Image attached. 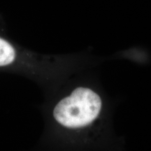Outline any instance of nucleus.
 <instances>
[{
  "label": "nucleus",
  "instance_id": "obj_1",
  "mask_svg": "<svg viewBox=\"0 0 151 151\" xmlns=\"http://www.w3.org/2000/svg\"><path fill=\"white\" fill-rule=\"evenodd\" d=\"M101 108L99 96L89 88L81 87L56 105L53 116L57 122L66 127L79 128L93 122Z\"/></svg>",
  "mask_w": 151,
  "mask_h": 151
},
{
  "label": "nucleus",
  "instance_id": "obj_2",
  "mask_svg": "<svg viewBox=\"0 0 151 151\" xmlns=\"http://www.w3.org/2000/svg\"><path fill=\"white\" fill-rule=\"evenodd\" d=\"M16 58V52L12 46L0 38V67L13 63Z\"/></svg>",
  "mask_w": 151,
  "mask_h": 151
}]
</instances>
